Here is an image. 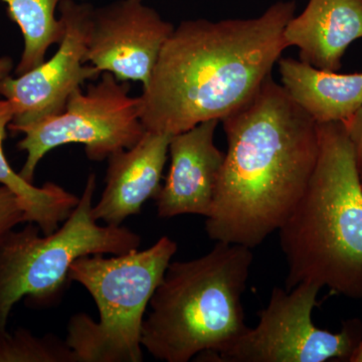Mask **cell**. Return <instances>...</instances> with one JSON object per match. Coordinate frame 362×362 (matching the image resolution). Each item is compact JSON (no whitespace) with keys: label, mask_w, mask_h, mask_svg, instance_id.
<instances>
[{"label":"cell","mask_w":362,"mask_h":362,"mask_svg":"<svg viewBox=\"0 0 362 362\" xmlns=\"http://www.w3.org/2000/svg\"><path fill=\"white\" fill-rule=\"evenodd\" d=\"M223 124L228 151L206 230L216 242L254 249L303 197L318 160V123L271 76Z\"/></svg>","instance_id":"1"},{"label":"cell","mask_w":362,"mask_h":362,"mask_svg":"<svg viewBox=\"0 0 362 362\" xmlns=\"http://www.w3.org/2000/svg\"><path fill=\"white\" fill-rule=\"evenodd\" d=\"M295 11L294 0H280L257 18L180 23L139 96L145 130L175 135L239 110L287 49Z\"/></svg>","instance_id":"2"},{"label":"cell","mask_w":362,"mask_h":362,"mask_svg":"<svg viewBox=\"0 0 362 362\" xmlns=\"http://www.w3.org/2000/svg\"><path fill=\"white\" fill-rule=\"evenodd\" d=\"M319 156L303 197L279 228L286 290L301 283L362 298V181L344 123L318 124Z\"/></svg>","instance_id":"3"},{"label":"cell","mask_w":362,"mask_h":362,"mask_svg":"<svg viewBox=\"0 0 362 362\" xmlns=\"http://www.w3.org/2000/svg\"><path fill=\"white\" fill-rule=\"evenodd\" d=\"M252 259L250 247L216 242L204 256L170 262L143 321V349L158 361L187 362L232 346L249 329L242 298Z\"/></svg>","instance_id":"4"},{"label":"cell","mask_w":362,"mask_h":362,"mask_svg":"<svg viewBox=\"0 0 362 362\" xmlns=\"http://www.w3.org/2000/svg\"><path fill=\"white\" fill-rule=\"evenodd\" d=\"M177 251L162 237L144 250L106 258L92 255L71 264L70 279L83 286L99 310V321L71 316L66 342L77 362H141L145 312Z\"/></svg>","instance_id":"5"},{"label":"cell","mask_w":362,"mask_h":362,"mask_svg":"<svg viewBox=\"0 0 362 362\" xmlns=\"http://www.w3.org/2000/svg\"><path fill=\"white\" fill-rule=\"evenodd\" d=\"M97 177L90 173L84 192L64 226L51 235L28 223L0 239V331L6 330L14 305L25 298L37 308L61 302L71 282V264L85 256H120L139 249L141 238L125 226L99 225L93 216Z\"/></svg>","instance_id":"6"},{"label":"cell","mask_w":362,"mask_h":362,"mask_svg":"<svg viewBox=\"0 0 362 362\" xmlns=\"http://www.w3.org/2000/svg\"><path fill=\"white\" fill-rule=\"evenodd\" d=\"M140 97L130 95V85L110 73H102L87 90L74 92L58 115L13 131L23 134L18 148L26 152L20 175L33 183L35 169L45 154L63 145L78 143L90 160L103 161L120 150L129 149L145 134L140 116Z\"/></svg>","instance_id":"7"},{"label":"cell","mask_w":362,"mask_h":362,"mask_svg":"<svg viewBox=\"0 0 362 362\" xmlns=\"http://www.w3.org/2000/svg\"><path fill=\"white\" fill-rule=\"evenodd\" d=\"M321 288L301 283L291 290L275 287L259 323L232 346L214 354L197 356L211 362H324L349 359L357 345V327L345 326L332 333L316 327L312 313Z\"/></svg>","instance_id":"8"},{"label":"cell","mask_w":362,"mask_h":362,"mask_svg":"<svg viewBox=\"0 0 362 362\" xmlns=\"http://www.w3.org/2000/svg\"><path fill=\"white\" fill-rule=\"evenodd\" d=\"M59 11L65 33L56 54L23 75L8 76L0 81V96L14 107V117L8 126L13 132L62 113L74 92L81 89L86 81L101 75L86 62L94 7L85 1L62 0Z\"/></svg>","instance_id":"9"},{"label":"cell","mask_w":362,"mask_h":362,"mask_svg":"<svg viewBox=\"0 0 362 362\" xmlns=\"http://www.w3.org/2000/svg\"><path fill=\"white\" fill-rule=\"evenodd\" d=\"M175 28L141 0H117L94 8L86 62L120 82L145 87Z\"/></svg>","instance_id":"10"},{"label":"cell","mask_w":362,"mask_h":362,"mask_svg":"<svg viewBox=\"0 0 362 362\" xmlns=\"http://www.w3.org/2000/svg\"><path fill=\"white\" fill-rule=\"evenodd\" d=\"M218 122L206 121L171 137L170 168L156 199L159 218L209 216L225 160L214 144Z\"/></svg>","instance_id":"11"},{"label":"cell","mask_w":362,"mask_h":362,"mask_svg":"<svg viewBox=\"0 0 362 362\" xmlns=\"http://www.w3.org/2000/svg\"><path fill=\"white\" fill-rule=\"evenodd\" d=\"M173 135L146 131L137 144L108 158L105 188L92 213L105 225L120 226L140 214L149 199L160 192L162 173Z\"/></svg>","instance_id":"12"},{"label":"cell","mask_w":362,"mask_h":362,"mask_svg":"<svg viewBox=\"0 0 362 362\" xmlns=\"http://www.w3.org/2000/svg\"><path fill=\"white\" fill-rule=\"evenodd\" d=\"M362 39V0H309L284 30L288 47L299 49L300 59L324 71L341 69L343 54Z\"/></svg>","instance_id":"13"},{"label":"cell","mask_w":362,"mask_h":362,"mask_svg":"<svg viewBox=\"0 0 362 362\" xmlns=\"http://www.w3.org/2000/svg\"><path fill=\"white\" fill-rule=\"evenodd\" d=\"M278 65L286 92L316 123L345 122L362 106V73L342 75L293 58Z\"/></svg>","instance_id":"14"},{"label":"cell","mask_w":362,"mask_h":362,"mask_svg":"<svg viewBox=\"0 0 362 362\" xmlns=\"http://www.w3.org/2000/svg\"><path fill=\"white\" fill-rule=\"evenodd\" d=\"M13 117V103L0 98V185L13 190L23 201L28 223H35L44 235H51L69 218L80 197L52 182L35 187L11 168L4 154V142Z\"/></svg>","instance_id":"15"},{"label":"cell","mask_w":362,"mask_h":362,"mask_svg":"<svg viewBox=\"0 0 362 362\" xmlns=\"http://www.w3.org/2000/svg\"><path fill=\"white\" fill-rule=\"evenodd\" d=\"M7 4L9 18L21 28L23 47L16 74L23 75L45 61L52 45L59 44L65 25L57 18L62 0H0Z\"/></svg>","instance_id":"16"},{"label":"cell","mask_w":362,"mask_h":362,"mask_svg":"<svg viewBox=\"0 0 362 362\" xmlns=\"http://www.w3.org/2000/svg\"><path fill=\"white\" fill-rule=\"evenodd\" d=\"M0 362H77L66 340L57 335L35 337L25 328L0 331Z\"/></svg>","instance_id":"17"},{"label":"cell","mask_w":362,"mask_h":362,"mask_svg":"<svg viewBox=\"0 0 362 362\" xmlns=\"http://www.w3.org/2000/svg\"><path fill=\"white\" fill-rule=\"evenodd\" d=\"M21 223H28L25 204L13 190L0 185V239Z\"/></svg>","instance_id":"18"},{"label":"cell","mask_w":362,"mask_h":362,"mask_svg":"<svg viewBox=\"0 0 362 362\" xmlns=\"http://www.w3.org/2000/svg\"><path fill=\"white\" fill-rule=\"evenodd\" d=\"M343 123H344L350 142L354 147L357 169H358L359 176L362 181V106L354 115L350 117L349 120Z\"/></svg>","instance_id":"19"},{"label":"cell","mask_w":362,"mask_h":362,"mask_svg":"<svg viewBox=\"0 0 362 362\" xmlns=\"http://www.w3.org/2000/svg\"><path fill=\"white\" fill-rule=\"evenodd\" d=\"M13 69V59L9 58V57H1V58H0V81L11 76Z\"/></svg>","instance_id":"20"},{"label":"cell","mask_w":362,"mask_h":362,"mask_svg":"<svg viewBox=\"0 0 362 362\" xmlns=\"http://www.w3.org/2000/svg\"><path fill=\"white\" fill-rule=\"evenodd\" d=\"M349 361L362 362V342H359V344L357 345L356 350L349 358Z\"/></svg>","instance_id":"21"},{"label":"cell","mask_w":362,"mask_h":362,"mask_svg":"<svg viewBox=\"0 0 362 362\" xmlns=\"http://www.w3.org/2000/svg\"><path fill=\"white\" fill-rule=\"evenodd\" d=\"M82 1H86V0H82Z\"/></svg>","instance_id":"22"},{"label":"cell","mask_w":362,"mask_h":362,"mask_svg":"<svg viewBox=\"0 0 362 362\" xmlns=\"http://www.w3.org/2000/svg\"><path fill=\"white\" fill-rule=\"evenodd\" d=\"M141 1H145V0H141Z\"/></svg>","instance_id":"23"}]
</instances>
